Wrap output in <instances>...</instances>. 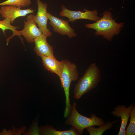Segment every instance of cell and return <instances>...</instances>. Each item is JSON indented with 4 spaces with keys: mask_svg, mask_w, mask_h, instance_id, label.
Instances as JSON below:
<instances>
[{
    "mask_svg": "<svg viewBox=\"0 0 135 135\" xmlns=\"http://www.w3.org/2000/svg\"><path fill=\"white\" fill-rule=\"evenodd\" d=\"M43 66L46 70L60 76L61 68V62L56 58L45 56L40 57Z\"/></svg>",
    "mask_w": 135,
    "mask_h": 135,
    "instance_id": "12",
    "label": "cell"
},
{
    "mask_svg": "<svg viewBox=\"0 0 135 135\" xmlns=\"http://www.w3.org/2000/svg\"><path fill=\"white\" fill-rule=\"evenodd\" d=\"M38 6V11L34 16V20L39 28L43 34H47L48 36L52 35V32L47 28L48 20H49L47 11L48 5L46 3H43L41 0H36Z\"/></svg>",
    "mask_w": 135,
    "mask_h": 135,
    "instance_id": "8",
    "label": "cell"
},
{
    "mask_svg": "<svg viewBox=\"0 0 135 135\" xmlns=\"http://www.w3.org/2000/svg\"><path fill=\"white\" fill-rule=\"evenodd\" d=\"M40 134L47 135H79L76 129L72 126L69 130L58 131L51 126H46L41 127Z\"/></svg>",
    "mask_w": 135,
    "mask_h": 135,
    "instance_id": "13",
    "label": "cell"
},
{
    "mask_svg": "<svg viewBox=\"0 0 135 135\" xmlns=\"http://www.w3.org/2000/svg\"><path fill=\"white\" fill-rule=\"evenodd\" d=\"M101 79L100 69L96 63H92L83 76L75 85L74 90V98L78 100L83 96L95 88Z\"/></svg>",
    "mask_w": 135,
    "mask_h": 135,
    "instance_id": "2",
    "label": "cell"
},
{
    "mask_svg": "<svg viewBox=\"0 0 135 135\" xmlns=\"http://www.w3.org/2000/svg\"><path fill=\"white\" fill-rule=\"evenodd\" d=\"M77 104L75 102L72 106L70 112L66 118L65 124L74 127L79 135L83 134L85 128L92 126H99L105 123L102 119L98 117L95 114H92L90 118L81 114L76 109Z\"/></svg>",
    "mask_w": 135,
    "mask_h": 135,
    "instance_id": "4",
    "label": "cell"
},
{
    "mask_svg": "<svg viewBox=\"0 0 135 135\" xmlns=\"http://www.w3.org/2000/svg\"><path fill=\"white\" fill-rule=\"evenodd\" d=\"M31 4V0H7L0 3V6H13L21 8L28 7Z\"/></svg>",
    "mask_w": 135,
    "mask_h": 135,
    "instance_id": "16",
    "label": "cell"
},
{
    "mask_svg": "<svg viewBox=\"0 0 135 135\" xmlns=\"http://www.w3.org/2000/svg\"><path fill=\"white\" fill-rule=\"evenodd\" d=\"M49 23L53 28L54 32L62 35H66L70 38L75 37L77 34L74 30L68 24V21L59 18L48 13Z\"/></svg>",
    "mask_w": 135,
    "mask_h": 135,
    "instance_id": "7",
    "label": "cell"
},
{
    "mask_svg": "<svg viewBox=\"0 0 135 135\" xmlns=\"http://www.w3.org/2000/svg\"><path fill=\"white\" fill-rule=\"evenodd\" d=\"M129 124L126 130V135H135V107L131 112Z\"/></svg>",
    "mask_w": 135,
    "mask_h": 135,
    "instance_id": "17",
    "label": "cell"
},
{
    "mask_svg": "<svg viewBox=\"0 0 135 135\" xmlns=\"http://www.w3.org/2000/svg\"><path fill=\"white\" fill-rule=\"evenodd\" d=\"M48 36L47 34L43 33L35 39L34 41L35 44L34 50L36 55L40 57L45 56L55 58L53 48L47 41V38Z\"/></svg>",
    "mask_w": 135,
    "mask_h": 135,
    "instance_id": "11",
    "label": "cell"
},
{
    "mask_svg": "<svg viewBox=\"0 0 135 135\" xmlns=\"http://www.w3.org/2000/svg\"><path fill=\"white\" fill-rule=\"evenodd\" d=\"M20 8L13 6H3L0 9V14L2 18L9 19L12 24L16 18L26 16L28 14L34 13L35 10L31 8L25 10Z\"/></svg>",
    "mask_w": 135,
    "mask_h": 135,
    "instance_id": "9",
    "label": "cell"
},
{
    "mask_svg": "<svg viewBox=\"0 0 135 135\" xmlns=\"http://www.w3.org/2000/svg\"><path fill=\"white\" fill-rule=\"evenodd\" d=\"M124 23H117L115 20L113 19L110 12H105L102 17L96 22L85 25L86 28L95 30L96 36H101L104 38L111 41L113 37L118 35L122 28Z\"/></svg>",
    "mask_w": 135,
    "mask_h": 135,
    "instance_id": "3",
    "label": "cell"
},
{
    "mask_svg": "<svg viewBox=\"0 0 135 135\" xmlns=\"http://www.w3.org/2000/svg\"><path fill=\"white\" fill-rule=\"evenodd\" d=\"M33 14H29L26 17V20H24V27L20 31L21 36H23L28 43L34 42V40L43 34L37 27L34 20Z\"/></svg>",
    "mask_w": 135,
    "mask_h": 135,
    "instance_id": "6",
    "label": "cell"
},
{
    "mask_svg": "<svg viewBox=\"0 0 135 135\" xmlns=\"http://www.w3.org/2000/svg\"><path fill=\"white\" fill-rule=\"evenodd\" d=\"M61 62L60 76L62 88L64 89L66 97V107L64 118H66L71 110L72 106L70 99V89L72 81H76L78 79L79 74L77 66L74 63L66 59Z\"/></svg>",
    "mask_w": 135,
    "mask_h": 135,
    "instance_id": "1",
    "label": "cell"
},
{
    "mask_svg": "<svg viewBox=\"0 0 135 135\" xmlns=\"http://www.w3.org/2000/svg\"><path fill=\"white\" fill-rule=\"evenodd\" d=\"M19 28L18 26H13L11 24L10 20L5 18L3 20L0 21V29H1L4 35L6 36L5 31L6 30H10L12 32V35L8 37L6 40V45L8 46L10 40L15 36H18L22 42L24 44L23 40L21 36L20 31L16 30Z\"/></svg>",
    "mask_w": 135,
    "mask_h": 135,
    "instance_id": "14",
    "label": "cell"
},
{
    "mask_svg": "<svg viewBox=\"0 0 135 135\" xmlns=\"http://www.w3.org/2000/svg\"><path fill=\"white\" fill-rule=\"evenodd\" d=\"M118 120L113 122L108 121L106 124L96 128L95 126H92L86 128V130L90 135H102L106 131L111 128L113 125L118 122Z\"/></svg>",
    "mask_w": 135,
    "mask_h": 135,
    "instance_id": "15",
    "label": "cell"
},
{
    "mask_svg": "<svg viewBox=\"0 0 135 135\" xmlns=\"http://www.w3.org/2000/svg\"><path fill=\"white\" fill-rule=\"evenodd\" d=\"M62 11L60 15L62 17H66L69 20V22H74L79 19H86L96 22L100 18L98 16L97 11L94 9L93 11L84 9L85 12L71 10L68 9L64 6H61Z\"/></svg>",
    "mask_w": 135,
    "mask_h": 135,
    "instance_id": "5",
    "label": "cell"
},
{
    "mask_svg": "<svg viewBox=\"0 0 135 135\" xmlns=\"http://www.w3.org/2000/svg\"><path fill=\"white\" fill-rule=\"evenodd\" d=\"M135 107L134 104L128 107L124 105H118L114 108V110L111 113L113 116L120 117L121 119V126L118 135H126V129L130 117V113Z\"/></svg>",
    "mask_w": 135,
    "mask_h": 135,
    "instance_id": "10",
    "label": "cell"
}]
</instances>
